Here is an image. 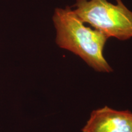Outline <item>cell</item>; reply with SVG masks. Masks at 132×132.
I'll return each mask as SVG.
<instances>
[{"mask_svg": "<svg viewBox=\"0 0 132 132\" xmlns=\"http://www.w3.org/2000/svg\"><path fill=\"white\" fill-rule=\"evenodd\" d=\"M53 21L56 31V43L59 47L78 56L97 72H113L103 56L106 36L86 26L69 6L54 10Z\"/></svg>", "mask_w": 132, "mask_h": 132, "instance_id": "1", "label": "cell"}, {"mask_svg": "<svg viewBox=\"0 0 132 132\" xmlns=\"http://www.w3.org/2000/svg\"><path fill=\"white\" fill-rule=\"evenodd\" d=\"M116 4L107 0H77L72 7L82 22L106 36L120 40L132 37V12L121 0Z\"/></svg>", "mask_w": 132, "mask_h": 132, "instance_id": "2", "label": "cell"}, {"mask_svg": "<svg viewBox=\"0 0 132 132\" xmlns=\"http://www.w3.org/2000/svg\"><path fill=\"white\" fill-rule=\"evenodd\" d=\"M82 132H132V113L106 106L94 110Z\"/></svg>", "mask_w": 132, "mask_h": 132, "instance_id": "3", "label": "cell"}]
</instances>
